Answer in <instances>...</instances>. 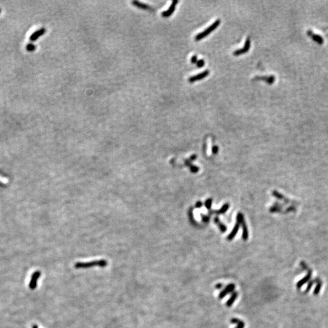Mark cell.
Wrapping results in <instances>:
<instances>
[{
	"instance_id": "cell-1",
	"label": "cell",
	"mask_w": 328,
	"mask_h": 328,
	"mask_svg": "<svg viewBox=\"0 0 328 328\" xmlns=\"http://www.w3.org/2000/svg\"><path fill=\"white\" fill-rule=\"evenodd\" d=\"M108 265V261L105 260H100L93 261L91 262H78L75 264V267L76 269H86L93 266H99L101 267H106Z\"/></svg>"
},
{
	"instance_id": "cell-2",
	"label": "cell",
	"mask_w": 328,
	"mask_h": 328,
	"mask_svg": "<svg viewBox=\"0 0 328 328\" xmlns=\"http://www.w3.org/2000/svg\"><path fill=\"white\" fill-rule=\"evenodd\" d=\"M220 23H221V20L220 19H218V20H216L213 24H211L206 29H205L204 31L197 34L195 37V40L199 41L202 40L203 38L207 36L211 32H213L215 29H216L219 26V25L220 24Z\"/></svg>"
},
{
	"instance_id": "cell-3",
	"label": "cell",
	"mask_w": 328,
	"mask_h": 328,
	"mask_svg": "<svg viewBox=\"0 0 328 328\" xmlns=\"http://www.w3.org/2000/svg\"><path fill=\"white\" fill-rule=\"evenodd\" d=\"M250 38L248 37L247 38V40L245 41V43H244L243 48H241V49H237V50H235L233 52V55L235 56H238V55H240L246 53V52H248L249 49H250Z\"/></svg>"
},
{
	"instance_id": "cell-4",
	"label": "cell",
	"mask_w": 328,
	"mask_h": 328,
	"mask_svg": "<svg viewBox=\"0 0 328 328\" xmlns=\"http://www.w3.org/2000/svg\"><path fill=\"white\" fill-rule=\"evenodd\" d=\"M209 73H210V71L209 70H205L202 73H201L197 74V75L190 77V78L189 79V81L190 83H193V82H195L196 81L202 80V79H204L205 77H206L207 76H208L209 75Z\"/></svg>"
},
{
	"instance_id": "cell-5",
	"label": "cell",
	"mask_w": 328,
	"mask_h": 328,
	"mask_svg": "<svg viewBox=\"0 0 328 328\" xmlns=\"http://www.w3.org/2000/svg\"><path fill=\"white\" fill-rule=\"evenodd\" d=\"M178 3H179V1H177V0H174V1H173L170 6V8H168V9L163 12L162 13V16L163 17H165V18L169 17L170 16H171L173 13L175 12V9H176V6Z\"/></svg>"
},
{
	"instance_id": "cell-6",
	"label": "cell",
	"mask_w": 328,
	"mask_h": 328,
	"mask_svg": "<svg viewBox=\"0 0 328 328\" xmlns=\"http://www.w3.org/2000/svg\"><path fill=\"white\" fill-rule=\"evenodd\" d=\"M235 288V285L234 284H230L219 295V299H222L229 293L233 292Z\"/></svg>"
},
{
	"instance_id": "cell-7",
	"label": "cell",
	"mask_w": 328,
	"mask_h": 328,
	"mask_svg": "<svg viewBox=\"0 0 328 328\" xmlns=\"http://www.w3.org/2000/svg\"><path fill=\"white\" fill-rule=\"evenodd\" d=\"M40 276V272L39 271H37L35 272L32 276V279H31V281H30V287L31 289H35L36 287L37 286V281L39 278V276Z\"/></svg>"
},
{
	"instance_id": "cell-8",
	"label": "cell",
	"mask_w": 328,
	"mask_h": 328,
	"mask_svg": "<svg viewBox=\"0 0 328 328\" xmlns=\"http://www.w3.org/2000/svg\"><path fill=\"white\" fill-rule=\"evenodd\" d=\"M45 32H46V30H45V29L44 28L38 30L30 37V40L32 41H35L38 37L43 35L45 33Z\"/></svg>"
},
{
	"instance_id": "cell-9",
	"label": "cell",
	"mask_w": 328,
	"mask_h": 328,
	"mask_svg": "<svg viewBox=\"0 0 328 328\" xmlns=\"http://www.w3.org/2000/svg\"><path fill=\"white\" fill-rule=\"evenodd\" d=\"M237 297H238V293L236 292H233L232 294L231 295V297L229 298V300L226 303V306L229 307H231V305L233 304L234 301L236 300Z\"/></svg>"
},
{
	"instance_id": "cell-10",
	"label": "cell",
	"mask_w": 328,
	"mask_h": 328,
	"mask_svg": "<svg viewBox=\"0 0 328 328\" xmlns=\"http://www.w3.org/2000/svg\"><path fill=\"white\" fill-rule=\"evenodd\" d=\"M230 323L232 324L238 325V326L235 328H244V327H245V324H244L243 321L238 318H232L230 320Z\"/></svg>"
},
{
	"instance_id": "cell-11",
	"label": "cell",
	"mask_w": 328,
	"mask_h": 328,
	"mask_svg": "<svg viewBox=\"0 0 328 328\" xmlns=\"http://www.w3.org/2000/svg\"><path fill=\"white\" fill-rule=\"evenodd\" d=\"M133 4L134 6H137V8H140V9L153 10V9L150 7V6H149L148 5H147V4H143V3H140V2L137 1H133Z\"/></svg>"
},
{
	"instance_id": "cell-12",
	"label": "cell",
	"mask_w": 328,
	"mask_h": 328,
	"mask_svg": "<svg viewBox=\"0 0 328 328\" xmlns=\"http://www.w3.org/2000/svg\"><path fill=\"white\" fill-rule=\"evenodd\" d=\"M255 79H256V80H266L269 83H272L274 80L273 77H258V76L255 77Z\"/></svg>"
},
{
	"instance_id": "cell-13",
	"label": "cell",
	"mask_w": 328,
	"mask_h": 328,
	"mask_svg": "<svg viewBox=\"0 0 328 328\" xmlns=\"http://www.w3.org/2000/svg\"><path fill=\"white\" fill-rule=\"evenodd\" d=\"M204 65H205V61L202 59L197 60L196 63V65L198 68H202L204 66Z\"/></svg>"
},
{
	"instance_id": "cell-14",
	"label": "cell",
	"mask_w": 328,
	"mask_h": 328,
	"mask_svg": "<svg viewBox=\"0 0 328 328\" xmlns=\"http://www.w3.org/2000/svg\"><path fill=\"white\" fill-rule=\"evenodd\" d=\"M0 182H1V183L4 184H8L9 182V179L0 175Z\"/></svg>"
},
{
	"instance_id": "cell-15",
	"label": "cell",
	"mask_w": 328,
	"mask_h": 328,
	"mask_svg": "<svg viewBox=\"0 0 328 328\" xmlns=\"http://www.w3.org/2000/svg\"><path fill=\"white\" fill-rule=\"evenodd\" d=\"M26 49L28 51H33L35 49V46L32 44H28L26 46Z\"/></svg>"
},
{
	"instance_id": "cell-16",
	"label": "cell",
	"mask_w": 328,
	"mask_h": 328,
	"mask_svg": "<svg viewBox=\"0 0 328 328\" xmlns=\"http://www.w3.org/2000/svg\"><path fill=\"white\" fill-rule=\"evenodd\" d=\"M191 62L193 63H196L197 61V57L196 55H193L191 57Z\"/></svg>"
},
{
	"instance_id": "cell-17",
	"label": "cell",
	"mask_w": 328,
	"mask_h": 328,
	"mask_svg": "<svg viewBox=\"0 0 328 328\" xmlns=\"http://www.w3.org/2000/svg\"><path fill=\"white\" fill-rule=\"evenodd\" d=\"M222 284H221V283H219V284H218L216 285V288L218 289H221V288H222Z\"/></svg>"
},
{
	"instance_id": "cell-18",
	"label": "cell",
	"mask_w": 328,
	"mask_h": 328,
	"mask_svg": "<svg viewBox=\"0 0 328 328\" xmlns=\"http://www.w3.org/2000/svg\"><path fill=\"white\" fill-rule=\"evenodd\" d=\"M33 328H38V327H37L36 325H34V326H33Z\"/></svg>"
}]
</instances>
